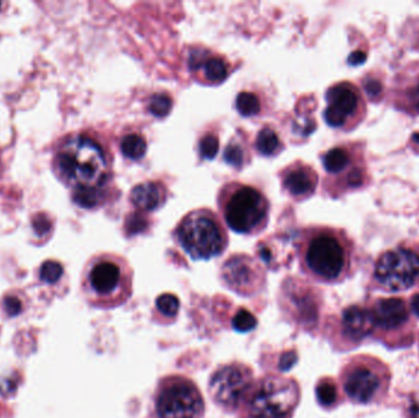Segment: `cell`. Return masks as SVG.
Returning <instances> with one entry per match:
<instances>
[{"instance_id":"cell-30","label":"cell","mask_w":419,"mask_h":418,"mask_svg":"<svg viewBox=\"0 0 419 418\" xmlns=\"http://www.w3.org/2000/svg\"><path fill=\"white\" fill-rule=\"evenodd\" d=\"M63 275V267L57 262L49 260L41 267L39 270V276L41 280H44L47 283H55Z\"/></svg>"},{"instance_id":"cell-35","label":"cell","mask_w":419,"mask_h":418,"mask_svg":"<svg viewBox=\"0 0 419 418\" xmlns=\"http://www.w3.org/2000/svg\"><path fill=\"white\" fill-rule=\"evenodd\" d=\"M295 360H297L295 353H294V352H287V353L282 357V360H281V367H282V370H289V368L295 363Z\"/></svg>"},{"instance_id":"cell-17","label":"cell","mask_w":419,"mask_h":418,"mask_svg":"<svg viewBox=\"0 0 419 418\" xmlns=\"http://www.w3.org/2000/svg\"><path fill=\"white\" fill-rule=\"evenodd\" d=\"M371 316L374 325L390 330L405 324L408 319V309L401 298H383L376 302Z\"/></svg>"},{"instance_id":"cell-18","label":"cell","mask_w":419,"mask_h":418,"mask_svg":"<svg viewBox=\"0 0 419 418\" xmlns=\"http://www.w3.org/2000/svg\"><path fill=\"white\" fill-rule=\"evenodd\" d=\"M167 201V189L161 182H144L131 191V203L142 213L162 208Z\"/></svg>"},{"instance_id":"cell-32","label":"cell","mask_w":419,"mask_h":418,"mask_svg":"<svg viewBox=\"0 0 419 418\" xmlns=\"http://www.w3.org/2000/svg\"><path fill=\"white\" fill-rule=\"evenodd\" d=\"M144 215H133L131 221L126 222V229H129V234H139L142 232L145 227H147V222L145 221Z\"/></svg>"},{"instance_id":"cell-10","label":"cell","mask_w":419,"mask_h":418,"mask_svg":"<svg viewBox=\"0 0 419 418\" xmlns=\"http://www.w3.org/2000/svg\"><path fill=\"white\" fill-rule=\"evenodd\" d=\"M325 97L328 106L324 111V119L328 127L350 132L366 119V100L354 83H335L328 88Z\"/></svg>"},{"instance_id":"cell-37","label":"cell","mask_w":419,"mask_h":418,"mask_svg":"<svg viewBox=\"0 0 419 418\" xmlns=\"http://www.w3.org/2000/svg\"><path fill=\"white\" fill-rule=\"evenodd\" d=\"M411 417L419 418V398L411 405Z\"/></svg>"},{"instance_id":"cell-34","label":"cell","mask_w":419,"mask_h":418,"mask_svg":"<svg viewBox=\"0 0 419 418\" xmlns=\"http://www.w3.org/2000/svg\"><path fill=\"white\" fill-rule=\"evenodd\" d=\"M366 59V54L364 52H361V50H357V52H353V53L350 55V58H348V63L351 64V65H361V64L364 63Z\"/></svg>"},{"instance_id":"cell-36","label":"cell","mask_w":419,"mask_h":418,"mask_svg":"<svg viewBox=\"0 0 419 418\" xmlns=\"http://www.w3.org/2000/svg\"><path fill=\"white\" fill-rule=\"evenodd\" d=\"M411 308L415 316H419V293H415V296L411 299Z\"/></svg>"},{"instance_id":"cell-5","label":"cell","mask_w":419,"mask_h":418,"mask_svg":"<svg viewBox=\"0 0 419 418\" xmlns=\"http://www.w3.org/2000/svg\"><path fill=\"white\" fill-rule=\"evenodd\" d=\"M321 162L330 180H325L324 187L333 198L363 189L371 183L361 142L335 146L321 156Z\"/></svg>"},{"instance_id":"cell-2","label":"cell","mask_w":419,"mask_h":418,"mask_svg":"<svg viewBox=\"0 0 419 418\" xmlns=\"http://www.w3.org/2000/svg\"><path fill=\"white\" fill-rule=\"evenodd\" d=\"M62 180L74 189H101L108 178L105 151L90 137H75L64 144L57 155Z\"/></svg>"},{"instance_id":"cell-4","label":"cell","mask_w":419,"mask_h":418,"mask_svg":"<svg viewBox=\"0 0 419 418\" xmlns=\"http://www.w3.org/2000/svg\"><path fill=\"white\" fill-rule=\"evenodd\" d=\"M174 237L194 260L218 257L228 244L226 229L216 214L208 209L194 210L184 216L174 231Z\"/></svg>"},{"instance_id":"cell-9","label":"cell","mask_w":419,"mask_h":418,"mask_svg":"<svg viewBox=\"0 0 419 418\" xmlns=\"http://www.w3.org/2000/svg\"><path fill=\"white\" fill-rule=\"evenodd\" d=\"M419 278V252L410 245L386 250L376 260L374 280L385 291H407Z\"/></svg>"},{"instance_id":"cell-29","label":"cell","mask_w":419,"mask_h":418,"mask_svg":"<svg viewBox=\"0 0 419 418\" xmlns=\"http://www.w3.org/2000/svg\"><path fill=\"white\" fill-rule=\"evenodd\" d=\"M218 147H220V141L216 135L208 134L201 137L199 142V155L204 160H213L218 154Z\"/></svg>"},{"instance_id":"cell-6","label":"cell","mask_w":419,"mask_h":418,"mask_svg":"<svg viewBox=\"0 0 419 418\" xmlns=\"http://www.w3.org/2000/svg\"><path fill=\"white\" fill-rule=\"evenodd\" d=\"M298 403V384L293 379L270 375L253 386L246 412L249 418H291Z\"/></svg>"},{"instance_id":"cell-11","label":"cell","mask_w":419,"mask_h":418,"mask_svg":"<svg viewBox=\"0 0 419 418\" xmlns=\"http://www.w3.org/2000/svg\"><path fill=\"white\" fill-rule=\"evenodd\" d=\"M253 372L241 363L223 365L212 375L208 393L222 409L234 411L243 404L253 389Z\"/></svg>"},{"instance_id":"cell-33","label":"cell","mask_w":419,"mask_h":418,"mask_svg":"<svg viewBox=\"0 0 419 418\" xmlns=\"http://www.w3.org/2000/svg\"><path fill=\"white\" fill-rule=\"evenodd\" d=\"M4 309L10 316H16L21 311V302L16 297H8L5 298Z\"/></svg>"},{"instance_id":"cell-19","label":"cell","mask_w":419,"mask_h":418,"mask_svg":"<svg viewBox=\"0 0 419 418\" xmlns=\"http://www.w3.org/2000/svg\"><path fill=\"white\" fill-rule=\"evenodd\" d=\"M374 326L371 311L361 306H350L342 314V328L345 334L353 340H361L371 334Z\"/></svg>"},{"instance_id":"cell-8","label":"cell","mask_w":419,"mask_h":418,"mask_svg":"<svg viewBox=\"0 0 419 418\" xmlns=\"http://www.w3.org/2000/svg\"><path fill=\"white\" fill-rule=\"evenodd\" d=\"M154 405L159 418H201L205 411V401L197 385L177 375L159 383Z\"/></svg>"},{"instance_id":"cell-26","label":"cell","mask_w":419,"mask_h":418,"mask_svg":"<svg viewBox=\"0 0 419 418\" xmlns=\"http://www.w3.org/2000/svg\"><path fill=\"white\" fill-rule=\"evenodd\" d=\"M173 107V101L167 93H154L149 101V111L152 116L157 118H164L168 116Z\"/></svg>"},{"instance_id":"cell-27","label":"cell","mask_w":419,"mask_h":418,"mask_svg":"<svg viewBox=\"0 0 419 418\" xmlns=\"http://www.w3.org/2000/svg\"><path fill=\"white\" fill-rule=\"evenodd\" d=\"M179 306L180 303H179L178 297L174 296L172 293H164L156 301L157 309L164 316H168V318H174L178 314Z\"/></svg>"},{"instance_id":"cell-13","label":"cell","mask_w":419,"mask_h":418,"mask_svg":"<svg viewBox=\"0 0 419 418\" xmlns=\"http://www.w3.org/2000/svg\"><path fill=\"white\" fill-rule=\"evenodd\" d=\"M222 280L232 291L241 296H253L265 283V273L254 259L236 254L227 259L221 270Z\"/></svg>"},{"instance_id":"cell-3","label":"cell","mask_w":419,"mask_h":418,"mask_svg":"<svg viewBox=\"0 0 419 418\" xmlns=\"http://www.w3.org/2000/svg\"><path fill=\"white\" fill-rule=\"evenodd\" d=\"M218 205L227 226L237 234H260L265 229L270 203L260 190L243 183H230L222 188Z\"/></svg>"},{"instance_id":"cell-25","label":"cell","mask_w":419,"mask_h":418,"mask_svg":"<svg viewBox=\"0 0 419 418\" xmlns=\"http://www.w3.org/2000/svg\"><path fill=\"white\" fill-rule=\"evenodd\" d=\"M317 398L321 406L331 407L338 401V386L328 378L320 380L317 385Z\"/></svg>"},{"instance_id":"cell-16","label":"cell","mask_w":419,"mask_h":418,"mask_svg":"<svg viewBox=\"0 0 419 418\" xmlns=\"http://www.w3.org/2000/svg\"><path fill=\"white\" fill-rule=\"evenodd\" d=\"M189 67L195 76L208 85L223 83L230 74V64L206 50H194L189 58Z\"/></svg>"},{"instance_id":"cell-12","label":"cell","mask_w":419,"mask_h":418,"mask_svg":"<svg viewBox=\"0 0 419 418\" xmlns=\"http://www.w3.org/2000/svg\"><path fill=\"white\" fill-rule=\"evenodd\" d=\"M88 285L97 296L121 304L131 293V270L121 259L107 258L92 265L88 273Z\"/></svg>"},{"instance_id":"cell-24","label":"cell","mask_w":419,"mask_h":418,"mask_svg":"<svg viewBox=\"0 0 419 418\" xmlns=\"http://www.w3.org/2000/svg\"><path fill=\"white\" fill-rule=\"evenodd\" d=\"M106 198V191L105 188L101 189H79L75 190L74 193V200L77 205L86 209L96 208L101 204L102 201Z\"/></svg>"},{"instance_id":"cell-15","label":"cell","mask_w":419,"mask_h":418,"mask_svg":"<svg viewBox=\"0 0 419 418\" xmlns=\"http://www.w3.org/2000/svg\"><path fill=\"white\" fill-rule=\"evenodd\" d=\"M394 104L410 116H419V63L412 64L400 74L394 88Z\"/></svg>"},{"instance_id":"cell-28","label":"cell","mask_w":419,"mask_h":418,"mask_svg":"<svg viewBox=\"0 0 419 418\" xmlns=\"http://www.w3.org/2000/svg\"><path fill=\"white\" fill-rule=\"evenodd\" d=\"M256 324H258V321H256L255 316L246 309H239L237 311L236 316H233V321H232L233 329L239 332H248V331L253 330Z\"/></svg>"},{"instance_id":"cell-21","label":"cell","mask_w":419,"mask_h":418,"mask_svg":"<svg viewBox=\"0 0 419 418\" xmlns=\"http://www.w3.org/2000/svg\"><path fill=\"white\" fill-rule=\"evenodd\" d=\"M147 142L139 134H128L121 141V152L123 156L131 161H139L146 155Z\"/></svg>"},{"instance_id":"cell-14","label":"cell","mask_w":419,"mask_h":418,"mask_svg":"<svg viewBox=\"0 0 419 418\" xmlns=\"http://www.w3.org/2000/svg\"><path fill=\"white\" fill-rule=\"evenodd\" d=\"M279 177L284 191L295 201L308 199L318 187V173L312 166L305 165L302 161L287 166Z\"/></svg>"},{"instance_id":"cell-31","label":"cell","mask_w":419,"mask_h":418,"mask_svg":"<svg viewBox=\"0 0 419 418\" xmlns=\"http://www.w3.org/2000/svg\"><path fill=\"white\" fill-rule=\"evenodd\" d=\"M364 85V90H366V95L369 96L371 100L373 101H378V98L381 97V93H383V83L379 78H374V76H366L363 81Z\"/></svg>"},{"instance_id":"cell-7","label":"cell","mask_w":419,"mask_h":418,"mask_svg":"<svg viewBox=\"0 0 419 418\" xmlns=\"http://www.w3.org/2000/svg\"><path fill=\"white\" fill-rule=\"evenodd\" d=\"M343 390L356 404H371L385 395L390 375L375 358L357 357L342 370Z\"/></svg>"},{"instance_id":"cell-1","label":"cell","mask_w":419,"mask_h":418,"mask_svg":"<svg viewBox=\"0 0 419 418\" xmlns=\"http://www.w3.org/2000/svg\"><path fill=\"white\" fill-rule=\"evenodd\" d=\"M298 254L304 273L318 281L336 283L350 276L356 248L345 229L314 226L300 234Z\"/></svg>"},{"instance_id":"cell-38","label":"cell","mask_w":419,"mask_h":418,"mask_svg":"<svg viewBox=\"0 0 419 418\" xmlns=\"http://www.w3.org/2000/svg\"><path fill=\"white\" fill-rule=\"evenodd\" d=\"M411 139L415 142V146H419V133H415Z\"/></svg>"},{"instance_id":"cell-22","label":"cell","mask_w":419,"mask_h":418,"mask_svg":"<svg viewBox=\"0 0 419 418\" xmlns=\"http://www.w3.org/2000/svg\"><path fill=\"white\" fill-rule=\"evenodd\" d=\"M236 108L243 117H255L261 111L260 98L255 93L243 91L237 96Z\"/></svg>"},{"instance_id":"cell-23","label":"cell","mask_w":419,"mask_h":418,"mask_svg":"<svg viewBox=\"0 0 419 418\" xmlns=\"http://www.w3.org/2000/svg\"><path fill=\"white\" fill-rule=\"evenodd\" d=\"M223 159L226 161L227 165L232 166L237 170H241L248 162V152L241 142L233 140L231 144L227 145L226 150L223 152Z\"/></svg>"},{"instance_id":"cell-20","label":"cell","mask_w":419,"mask_h":418,"mask_svg":"<svg viewBox=\"0 0 419 418\" xmlns=\"http://www.w3.org/2000/svg\"><path fill=\"white\" fill-rule=\"evenodd\" d=\"M255 147L260 155L274 157L282 151L284 144L272 128L265 127L256 137Z\"/></svg>"}]
</instances>
